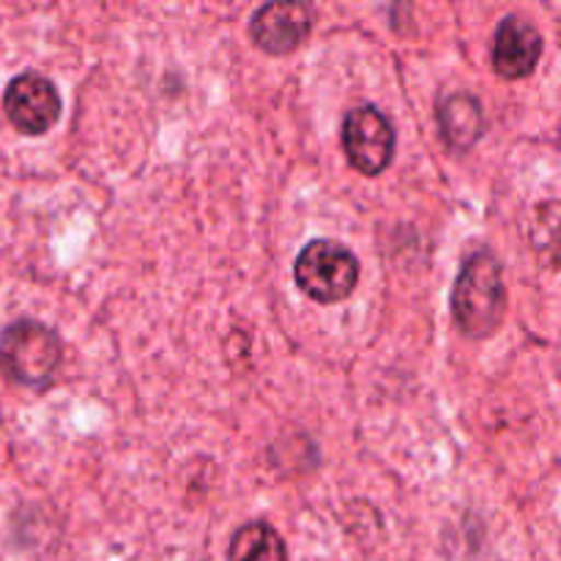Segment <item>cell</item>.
Here are the masks:
<instances>
[{
    "label": "cell",
    "instance_id": "8992f818",
    "mask_svg": "<svg viewBox=\"0 0 561 561\" xmlns=\"http://www.w3.org/2000/svg\"><path fill=\"white\" fill-rule=\"evenodd\" d=\"M3 107L22 135H44L60 118V93L53 80L36 71H25L9 82Z\"/></svg>",
    "mask_w": 561,
    "mask_h": 561
},
{
    "label": "cell",
    "instance_id": "5b68a950",
    "mask_svg": "<svg viewBox=\"0 0 561 561\" xmlns=\"http://www.w3.org/2000/svg\"><path fill=\"white\" fill-rule=\"evenodd\" d=\"M310 3L301 0H274V3L261 5L250 20V36L257 49L268 55H288L299 49L312 33Z\"/></svg>",
    "mask_w": 561,
    "mask_h": 561
},
{
    "label": "cell",
    "instance_id": "52a82bcc",
    "mask_svg": "<svg viewBox=\"0 0 561 561\" xmlns=\"http://www.w3.org/2000/svg\"><path fill=\"white\" fill-rule=\"evenodd\" d=\"M542 58V36L531 22L504 16L491 42V66L504 80H524L535 75Z\"/></svg>",
    "mask_w": 561,
    "mask_h": 561
},
{
    "label": "cell",
    "instance_id": "3957f363",
    "mask_svg": "<svg viewBox=\"0 0 561 561\" xmlns=\"http://www.w3.org/2000/svg\"><path fill=\"white\" fill-rule=\"evenodd\" d=\"M294 279L301 294L318 305H337L354 294L359 283V261L348 247L332 239H316L296 257Z\"/></svg>",
    "mask_w": 561,
    "mask_h": 561
},
{
    "label": "cell",
    "instance_id": "ba28073f",
    "mask_svg": "<svg viewBox=\"0 0 561 561\" xmlns=\"http://www.w3.org/2000/svg\"><path fill=\"white\" fill-rule=\"evenodd\" d=\"M438 126H442V135L449 148L469 151L485 135V113H482L480 99L466 91L449 93L438 104Z\"/></svg>",
    "mask_w": 561,
    "mask_h": 561
},
{
    "label": "cell",
    "instance_id": "9c48e42d",
    "mask_svg": "<svg viewBox=\"0 0 561 561\" xmlns=\"http://www.w3.org/2000/svg\"><path fill=\"white\" fill-rule=\"evenodd\" d=\"M228 561H288V551L272 526L255 520L236 531L228 548Z\"/></svg>",
    "mask_w": 561,
    "mask_h": 561
},
{
    "label": "cell",
    "instance_id": "7a4b0ae2",
    "mask_svg": "<svg viewBox=\"0 0 561 561\" xmlns=\"http://www.w3.org/2000/svg\"><path fill=\"white\" fill-rule=\"evenodd\" d=\"M64 356L60 337L38 321H16L0 334V373L22 387H42Z\"/></svg>",
    "mask_w": 561,
    "mask_h": 561
},
{
    "label": "cell",
    "instance_id": "277c9868",
    "mask_svg": "<svg viewBox=\"0 0 561 561\" xmlns=\"http://www.w3.org/2000/svg\"><path fill=\"white\" fill-rule=\"evenodd\" d=\"M343 148L356 173H383L394 157L392 121L373 104L354 107L343 121Z\"/></svg>",
    "mask_w": 561,
    "mask_h": 561
},
{
    "label": "cell",
    "instance_id": "6da1fadb",
    "mask_svg": "<svg viewBox=\"0 0 561 561\" xmlns=\"http://www.w3.org/2000/svg\"><path fill=\"white\" fill-rule=\"evenodd\" d=\"M507 310L502 263L491 250L466 257L453 288V318L466 337H488L502 327Z\"/></svg>",
    "mask_w": 561,
    "mask_h": 561
}]
</instances>
